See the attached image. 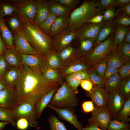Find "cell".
<instances>
[{"instance_id":"40","label":"cell","mask_w":130,"mask_h":130,"mask_svg":"<svg viewBox=\"0 0 130 130\" xmlns=\"http://www.w3.org/2000/svg\"><path fill=\"white\" fill-rule=\"evenodd\" d=\"M130 127V124L128 122L111 119L107 130H128Z\"/></svg>"},{"instance_id":"51","label":"cell","mask_w":130,"mask_h":130,"mask_svg":"<svg viewBox=\"0 0 130 130\" xmlns=\"http://www.w3.org/2000/svg\"><path fill=\"white\" fill-rule=\"evenodd\" d=\"M81 106L83 111L85 113L91 112L95 109L94 105L91 101L83 102Z\"/></svg>"},{"instance_id":"48","label":"cell","mask_w":130,"mask_h":130,"mask_svg":"<svg viewBox=\"0 0 130 130\" xmlns=\"http://www.w3.org/2000/svg\"><path fill=\"white\" fill-rule=\"evenodd\" d=\"M71 75L75 78L81 81L90 80L89 76L87 70H83L74 72Z\"/></svg>"},{"instance_id":"46","label":"cell","mask_w":130,"mask_h":130,"mask_svg":"<svg viewBox=\"0 0 130 130\" xmlns=\"http://www.w3.org/2000/svg\"><path fill=\"white\" fill-rule=\"evenodd\" d=\"M105 9L103 14V22L104 23L109 22L113 20L117 15V12L116 10L115 7H110Z\"/></svg>"},{"instance_id":"25","label":"cell","mask_w":130,"mask_h":130,"mask_svg":"<svg viewBox=\"0 0 130 130\" xmlns=\"http://www.w3.org/2000/svg\"><path fill=\"white\" fill-rule=\"evenodd\" d=\"M0 32L7 48H15L13 34L7 26L4 19L0 16Z\"/></svg>"},{"instance_id":"6","label":"cell","mask_w":130,"mask_h":130,"mask_svg":"<svg viewBox=\"0 0 130 130\" xmlns=\"http://www.w3.org/2000/svg\"><path fill=\"white\" fill-rule=\"evenodd\" d=\"M115 30L105 40L94 48L86 57L85 59L90 68H92L95 64L104 59L112 50Z\"/></svg>"},{"instance_id":"32","label":"cell","mask_w":130,"mask_h":130,"mask_svg":"<svg viewBox=\"0 0 130 130\" xmlns=\"http://www.w3.org/2000/svg\"><path fill=\"white\" fill-rule=\"evenodd\" d=\"M122 80L119 73H117L105 81L104 88L109 94L116 91Z\"/></svg>"},{"instance_id":"39","label":"cell","mask_w":130,"mask_h":130,"mask_svg":"<svg viewBox=\"0 0 130 130\" xmlns=\"http://www.w3.org/2000/svg\"><path fill=\"white\" fill-rule=\"evenodd\" d=\"M50 130H67L64 124L59 120L55 115L52 114L48 118Z\"/></svg>"},{"instance_id":"49","label":"cell","mask_w":130,"mask_h":130,"mask_svg":"<svg viewBox=\"0 0 130 130\" xmlns=\"http://www.w3.org/2000/svg\"><path fill=\"white\" fill-rule=\"evenodd\" d=\"M119 68H117L107 65L103 78L104 81L109 78L115 74L119 73Z\"/></svg>"},{"instance_id":"21","label":"cell","mask_w":130,"mask_h":130,"mask_svg":"<svg viewBox=\"0 0 130 130\" xmlns=\"http://www.w3.org/2000/svg\"><path fill=\"white\" fill-rule=\"evenodd\" d=\"M117 25L115 19L110 22L105 23L95 39L94 48L105 40L115 30Z\"/></svg>"},{"instance_id":"62","label":"cell","mask_w":130,"mask_h":130,"mask_svg":"<svg viewBox=\"0 0 130 130\" xmlns=\"http://www.w3.org/2000/svg\"><path fill=\"white\" fill-rule=\"evenodd\" d=\"M6 88L3 78L0 76V91Z\"/></svg>"},{"instance_id":"55","label":"cell","mask_w":130,"mask_h":130,"mask_svg":"<svg viewBox=\"0 0 130 130\" xmlns=\"http://www.w3.org/2000/svg\"><path fill=\"white\" fill-rule=\"evenodd\" d=\"M80 84L83 89L88 92H91L94 86L93 84L90 80H87L81 81Z\"/></svg>"},{"instance_id":"45","label":"cell","mask_w":130,"mask_h":130,"mask_svg":"<svg viewBox=\"0 0 130 130\" xmlns=\"http://www.w3.org/2000/svg\"><path fill=\"white\" fill-rule=\"evenodd\" d=\"M119 75L122 79L130 77V60H126L119 68Z\"/></svg>"},{"instance_id":"57","label":"cell","mask_w":130,"mask_h":130,"mask_svg":"<svg viewBox=\"0 0 130 130\" xmlns=\"http://www.w3.org/2000/svg\"><path fill=\"white\" fill-rule=\"evenodd\" d=\"M103 14H99L94 17L87 22L93 23H98L103 22Z\"/></svg>"},{"instance_id":"8","label":"cell","mask_w":130,"mask_h":130,"mask_svg":"<svg viewBox=\"0 0 130 130\" xmlns=\"http://www.w3.org/2000/svg\"><path fill=\"white\" fill-rule=\"evenodd\" d=\"M78 36V29L72 30L67 29L52 38L53 52L58 54L75 42Z\"/></svg>"},{"instance_id":"37","label":"cell","mask_w":130,"mask_h":130,"mask_svg":"<svg viewBox=\"0 0 130 130\" xmlns=\"http://www.w3.org/2000/svg\"><path fill=\"white\" fill-rule=\"evenodd\" d=\"M130 98L126 101L123 108L118 115L116 120L124 122L130 121Z\"/></svg>"},{"instance_id":"11","label":"cell","mask_w":130,"mask_h":130,"mask_svg":"<svg viewBox=\"0 0 130 130\" xmlns=\"http://www.w3.org/2000/svg\"><path fill=\"white\" fill-rule=\"evenodd\" d=\"M90 68L85 59L78 57L64 64L57 69L65 80L68 75L80 71L88 70Z\"/></svg>"},{"instance_id":"43","label":"cell","mask_w":130,"mask_h":130,"mask_svg":"<svg viewBox=\"0 0 130 130\" xmlns=\"http://www.w3.org/2000/svg\"><path fill=\"white\" fill-rule=\"evenodd\" d=\"M107 65L106 61L104 59L95 64L92 68L97 75L103 79Z\"/></svg>"},{"instance_id":"33","label":"cell","mask_w":130,"mask_h":130,"mask_svg":"<svg viewBox=\"0 0 130 130\" xmlns=\"http://www.w3.org/2000/svg\"><path fill=\"white\" fill-rule=\"evenodd\" d=\"M16 11L11 0H0V16L2 18L12 15Z\"/></svg>"},{"instance_id":"27","label":"cell","mask_w":130,"mask_h":130,"mask_svg":"<svg viewBox=\"0 0 130 130\" xmlns=\"http://www.w3.org/2000/svg\"><path fill=\"white\" fill-rule=\"evenodd\" d=\"M58 54L61 60L62 65L71 59L79 57L76 42H74L64 49L58 53Z\"/></svg>"},{"instance_id":"63","label":"cell","mask_w":130,"mask_h":130,"mask_svg":"<svg viewBox=\"0 0 130 130\" xmlns=\"http://www.w3.org/2000/svg\"><path fill=\"white\" fill-rule=\"evenodd\" d=\"M9 123L7 122H0V130H2L6 125Z\"/></svg>"},{"instance_id":"4","label":"cell","mask_w":130,"mask_h":130,"mask_svg":"<svg viewBox=\"0 0 130 130\" xmlns=\"http://www.w3.org/2000/svg\"><path fill=\"white\" fill-rule=\"evenodd\" d=\"M60 86L46 108H75L79 100L76 94L65 81Z\"/></svg>"},{"instance_id":"50","label":"cell","mask_w":130,"mask_h":130,"mask_svg":"<svg viewBox=\"0 0 130 130\" xmlns=\"http://www.w3.org/2000/svg\"><path fill=\"white\" fill-rule=\"evenodd\" d=\"M63 5L72 9L77 7L80 3V0H57Z\"/></svg>"},{"instance_id":"9","label":"cell","mask_w":130,"mask_h":130,"mask_svg":"<svg viewBox=\"0 0 130 130\" xmlns=\"http://www.w3.org/2000/svg\"><path fill=\"white\" fill-rule=\"evenodd\" d=\"M91 112V116L88 119V124L96 126L99 128L107 130L112 119L107 107H96Z\"/></svg>"},{"instance_id":"35","label":"cell","mask_w":130,"mask_h":130,"mask_svg":"<svg viewBox=\"0 0 130 130\" xmlns=\"http://www.w3.org/2000/svg\"><path fill=\"white\" fill-rule=\"evenodd\" d=\"M45 57L46 67L58 69L61 66V62L58 54L53 51Z\"/></svg>"},{"instance_id":"64","label":"cell","mask_w":130,"mask_h":130,"mask_svg":"<svg viewBox=\"0 0 130 130\" xmlns=\"http://www.w3.org/2000/svg\"><path fill=\"white\" fill-rule=\"evenodd\" d=\"M128 130H130V128H129Z\"/></svg>"},{"instance_id":"1","label":"cell","mask_w":130,"mask_h":130,"mask_svg":"<svg viewBox=\"0 0 130 130\" xmlns=\"http://www.w3.org/2000/svg\"><path fill=\"white\" fill-rule=\"evenodd\" d=\"M15 86L19 104L33 97H40L60 85L58 82L48 81L42 74L34 72L23 62Z\"/></svg>"},{"instance_id":"56","label":"cell","mask_w":130,"mask_h":130,"mask_svg":"<svg viewBox=\"0 0 130 130\" xmlns=\"http://www.w3.org/2000/svg\"><path fill=\"white\" fill-rule=\"evenodd\" d=\"M120 11L124 14L130 16V3L123 5Z\"/></svg>"},{"instance_id":"26","label":"cell","mask_w":130,"mask_h":130,"mask_svg":"<svg viewBox=\"0 0 130 130\" xmlns=\"http://www.w3.org/2000/svg\"><path fill=\"white\" fill-rule=\"evenodd\" d=\"M49 11L57 16H68L72 9L61 4L57 0L48 1Z\"/></svg>"},{"instance_id":"59","label":"cell","mask_w":130,"mask_h":130,"mask_svg":"<svg viewBox=\"0 0 130 130\" xmlns=\"http://www.w3.org/2000/svg\"><path fill=\"white\" fill-rule=\"evenodd\" d=\"M83 130H104L98 127L93 125L86 124V127L83 128Z\"/></svg>"},{"instance_id":"41","label":"cell","mask_w":130,"mask_h":130,"mask_svg":"<svg viewBox=\"0 0 130 130\" xmlns=\"http://www.w3.org/2000/svg\"><path fill=\"white\" fill-rule=\"evenodd\" d=\"M116 50L126 60H130V43L124 42L117 46Z\"/></svg>"},{"instance_id":"29","label":"cell","mask_w":130,"mask_h":130,"mask_svg":"<svg viewBox=\"0 0 130 130\" xmlns=\"http://www.w3.org/2000/svg\"><path fill=\"white\" fill-rule=\"evenodd\" d=\"M4 18L7 26L12 33L22 28L24 20L15 13Z\"/></svg>"},{"instance_id":"2","label":"cell","mask_w":130,"mask_h":130,"mask_svg":"<svg viewBox=\"0 0 130 130\" xmlns=\"http://www.w3.org/2000/svg\"><path fill=\"white\" fill-rule=\"evenodd\" d=\"M22 28L27 40L39 54L46 56L53 52L52 38L44 33L37 25L24 20Z\"/></svg>"},{"instance_id":"14","label":"cell","mask_w":130,"mask_h":130,"mask_svg":"<svg viewBox=\"0 0 130 130\" xmlns=\"http://www.w3.org/2000/svg\"><path fill=\"white\" fill-rule=\"evenodd\" d=\"M126 101L116 91L109 94L107 108L112 119H116Z\"/></svg>"},{"instance_id":"16","label":"cell","mask_w":130,"mask_h":130,"mask_svg":"<svg viewBox=\"0 0 130 130\" xmlns=\"http://www.w3.org/2000/svg\"><path fill=\"white\" fill-rule=\"evenodd\" d=\"M50 108L55 110L61 118L72 124L78 130H83L84 127L83 124L78 121L77 116L74 114L75 110L74 108H65L57 109L52 107Z\"/></svg>"},{"instance_id":"3","label":"cell","mask_w":130,"mask_h":130,"mask_svg":"<svg viewBox=\"0 0 130 130\" xmlns=\"http://www.w3.org/2000/svg\"><path fill=\"white\" fill-rule=\"evenodd\" d=\"M104 11V9L98 0L84 1L70 14V22L67 29L77 30L94 17L103 14Z\"/></svg>"},{"instance_id":"19","label":"cell","mask_w":130,"mask_h":130,"mask_svg":"<svg viewBox=\"0 0 130 130\" xmlns=\"http://www.w3.org/2000/svg\"><path fill=\"white\" fill-rule=\"evenodd\" d=\"M70 15L57 16L52 26L49 36L52 38L67 29L70 22Z\"/></svg>"},{"instance_id":"17","label":"cell","mask_w":130,"mask_h":130,"mask_svg":"<svg viewBox=\"0 0 130 130\" xmlns=\"http://www.w3.org/2000/svg\"><path fill=\"white\" fill-rule=\"evenodd\" d=\"M105 23L104 22L96 24L86 23L78 29V38L95 39Z\"/></svg>"},{"instance_id":"58","label":"cell","mask_w":130,"mask_h":130,"mask_svg":"<svg viewBox=\"0 0 130 130\" xmlns=\"http://www.w3.org/2000/svg\"><path fill=\"white\" fill-rule=\"evenodd\" d=\"M7 48L2 38L0 32V56L3 54Z\"/></svg>"},{"instance_id":"30","label":"cell","mask_w":130,"mask_h":130,"mask_svg":"<svg viewBox=\"0 0 130 130\" xmlns=\"http://www.w3.org/2000/svg\"><path fill=\"white\" fill-rule=\"evenodd\" d=\"M130 30L129 26L117 25L115 30L113 44L112 50H116L118 45L124 42V37Z\"/></svg>"},{"instance_id":"7","label":"cell","mask_w":130,"mask_h":130,"mask_svg":"<svg viewBox=\"0 0 130 130\" xmlns=\"http://www.w3.org/2000/svg\"><path fill=\"white\" fill-rule=\"evenodd\" d=\"M15 7L14 13L23 20L33 23L36 14L37 8L34 0H11Z\"/></svg>"},{"instance_id":"15","label":"cell","mask_w":130,"mask_h":130,"mask_svg":"<svg viewBox=\"0 0 130 130\" xmlns=\"http://www.w3.org/2000/svg\"><path fill=\"white\" fill-rule=\"evenodd\" d=\"M86 96L91 98L95 106L107 107L109 94L104 88L94 85Z\"/></svg>"},{"instance_id":"60","label":"cell","mask_w":130,"mask_h":130,"mask_svg":"<svg viewBox=\"0 0 130 130\" xmlns=\"http://www.w3.org/2000/svg\"><path fill=\"white\" fill-rule=\"evenodd\" d=\"M116 7L121 6L123 5L130 3V0H115Z\"/></svg>"},{"instance_id":"18","label":"cell","mask_w":130,"mask_h":130,"mask_svg":"<svg viewBox=\"0 0 130 130\" xmlns=\"http://www.w3.org/2000/svg\"><path fill=\"white\" fill-rule=\"evenodd\" d=\"M77 39L76 45L78 56L85 59L94 48L95 39L77 38Z\"/></svg>"},{"instance_id":"31","label":"cell","mask_w":130,"mask_h":130,"mask_svg":"<svg viewBox=\"0 0 130 130\" xmlns=\"http://www.w3.org/2000/svg\"><path fill=\"white\" fill-rule=\"evenodd\" d=\"M42 74L43 77L48 81L58 82L60 84L65 81L57 69L46 67Z\"/></svg>"},{"instance_id":"20","label":"cell","mask_w":130,"mask_h":130,"mask_svg":"<svg viewBox=\"0 0 130 130\" xmlns=\"http://www.w3.org/2000/svg\"><path fill=\"white\" fill-rule=\"evenodd\" d=\"M60 86L56 87L49 92L42 95L36 102L34 105V108L37 118L40 117L44 109L48 104Z\"/></svg>"},{"instance_id":"28","label":"cell","mask_w":130,"mask_h":130,"mask_svg":"<svg viewBox=\"0 0 130 130\" xmlns=\"http://www.w3.org/2000/svg\"><path fill=\"white\" fill-rule=\"evenodd\" d=\"M104 59L107 65L117 68H119L126 61L116 50H111Z\"/></svg>"},{"instance_id":"12","label":"cell","mask_w":130,"mask_h":130,"mask_svg":"<svg viewBox=\"0 0 130 130\" xmlns=\"http://www.w3.org/2000/svg\"><path fill=\"white\" fill-rule=\"evenodd\" d=\"M19 103L17 93L15 87L6 88L0 91V107L12 110Z\"/></svg>"},{"instance_id":"34","label":"cell","mask_w":130,"mask_h":130,"mask_svg":"<svg viewBox=\"0 0 130 130\" xmlns=\"http://www.w3.org/2000/svg\"><path fill=\"white\" fill-rule=\"evenodd\" d=\"M116 91L126 101L130 98V77L122 79Z\"/></svg>"},{"instance_id":"53","label":"cell","mask_w":130,"mask_h":130,"mask_svg":"<svg viewBox=\"0 0 130 130\" xmlns=\"http://www.w3.org/2000/svg\"><path fill=\"white\" fill-rule=\"evenodd\" d=\"M29 124V122L27 119L22 118L16 121V126L19 130H25L28 128Z\"/></svg>"},{"instance_id":"22","label":"cell","mask_w":130,"mask_h":130,"mask_svg":"<svg viewBox=\"0 0 130 130\" xmlns=\"http://www.w3.org/2000/svg\"><path fill=\"white\" fill-rule=\"evenodd\" d=\"M37 8L36 16L34 23L39 26L45 20L49 15V9L47 0H34Z\"/></svg>"},{"instance_id":"23","label":"cell","mask_w":130,"mask_h":130,"mask_svg":"<svg viewBox=\"0 0 130 130\" xmlns=\"http://www.w3.org/2000/svg\"><path fill=\"white\" fill-rule=\"evenodd\" d=\"M3 55L9 66L20 69L23 62L22 57L21 54L15 48H7Z\"/></svg>"},{"instance_id":"61","label":"cell","mask_w":130,"mask_h":130,"mask_svg":"<svg viewBox=\"0 0 130 130\" xmlns=\"http://www.w3.org/2000/svg\"><path fill=\"white\" fill-rule=\"evenodd\" d=\"M124 42L130 43V30L128 31L124 39Z\"/></svg>"},{"instance_id":"24","label":"cell","mask_w":130,"mask_h":130,"mask_svg":"<svg viewBox=\"0 0 130 130\" xmlns=\"http://www.w3.org/2000/svg\"><path fill=\"white\" fill-rule=\"evenodd\" d=\"M20 74V69L14 66H9L3 77L7 88L15 87L18 81Z\"/></svg>"},{"instance_id":"13","label":"cell","mask_w":130,"mask_h":130,"mask_svg":"<svg viewBox=\"0 0 130 130\" xmlns=\"http://www.w3.org/2000/svg\"><path fill=\"white\" fill-rule=\"evenodd\" d=\"M21 55L23 63L34 72L42 74L46 67L45 56L41 55Z\"/></svg>"},{"instance_id":"36","label":"cell","mask_w":130,"mask_h":130,"mask_svg":"<svg viewBox=\"0 0 130 130\" xmlns=\"http://www.w3.org/2000/svg\"><path fill=\"white\" fill-rule=\"evenodd\" d=\"M57 16L50 11L49 15L45 20L38 26L44 33L49 36L52 26Z\"/></svg>"},{"instance_id":"38","label":"cell","mask_w":130,"mask_h":130,"mask_svg":"<svg viewBox=\"0 0 130 130\" xmlns=\"http://www.w3.org/2000/svg\"><path fill=\"white\" fill-rule=\"evenodd\" d=\"M0 120L10 123L13 127L16 126V122L13 118L12 110L9 109L0 107Z\"/></svg>"},{"instance_id":"47","label":"cell","mask_w":130,"mask_h":130,"mask_svg":"<svg viewBox=\"0 0 130 130\" xmlns=\"http://www.w3.org/2000/svg\"><path fill=\"white\" fill-rule=\"evenodd\" d=\"M117 17L115 19L117 25L126 26L130 25V16L124 14L119 10L117 12Z\"/></svg>"},{"instance_id":"44","label":"cell","mask_w":130,"mask_h":130,"mask_svg":"<svg viewBox=\"0 0 130 130\" xmlns=\"http://www.w3.org/2000/svg\"><path fill=\"white\" fill-rule=\"evenodd\" d=\"M65 82L68 84L70 88L76 94L78 93V86L80 84L81 81L75 78L71 74L66 76L65 78Z\"/></svg>"},{"instance_id":"54","label":"cell","mask_w":130,"mask_h":130,"mask_svg":"<svg viewBox=\"0 0 130 130\" xmlns=\"http://www.w3.org/2000/svg\"><path fill=\"white\" fill-rule=\"evenodd\" d=\"M98 1L103 9L116 7L115 0H100Z\"/></svg>"},{"instance_id":"42","label":"cell","mask_w":130,"mask_h":130,"mask_svg":"<svg viewBox=\"0 0 130 130\" xmlns=\"http://www.w3.org/2000/svg\"><path fill=\"white\" fill-rule=\"evenodd\" d=\"M87 71L89 76L90 80L94 86L97 85L104 88V82L103 79L97 75L92 68H89Z\"/></svg>"},{"instance_id":"10","label":"cell","mask_w":130,"mask_h":130,"mask_svg":"<svg viewBox=\"0 0 130 130\" xmlns=\"http://www.w3.org/2000/svg\"><path fill=\"white\" fill-rule=\"evenodd\" d=\"M12 33L15 48L20 54L41 55L36 52L28 42L22 28Z\"/></svg>"},{"instance_id":"52","label":"cell","mask_w":130,"mask_h":130,"mask_svg":"<svg viewBox=\"0 0 130 130\" xmlns=\"http://www.w3.org/2000/svg\"><path fill=\"white\" fill-rule=\"evenodd\" d=\"M9 65L5 59L3 54L0 56V76H3Z\"/></svg>"},{"instance_id":"5","label":"cell","mask_w":130,"mask_h":130,"mask_svg":"<svg viewBox=\"0 0 130 130\" xmlns=\"http://www.w3.org/2000/svg\"><path fill=\"white\" fill-rule=\"evenodd\" d=\"M40 97L34 96L19 103L12 110L13 118L16 122L19 119L24 118L28 120L29 124L35 127L38 124V119L34 108L35 103Z\"/></svg>"}]
</instances>
